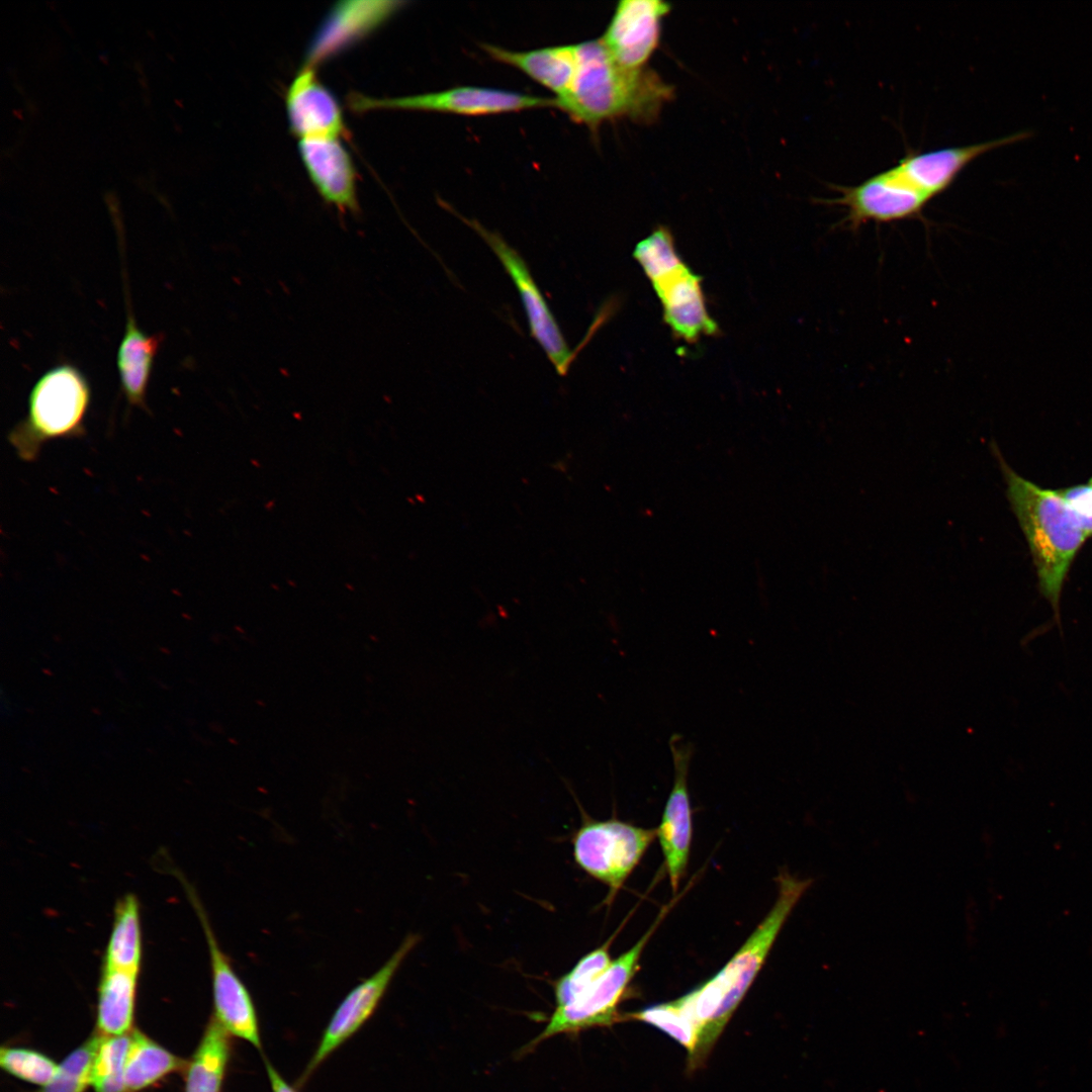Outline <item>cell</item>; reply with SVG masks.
Here are the masks:
<instances>
[{
	"label": "cell",
	"mask_w": 1092,
	"mask_h": 1092,
	"mask_svg": "<svg viewBox=\"0 0 1092 1092\" xmlns=\"http://www.w3.org/2000/svg\"><path fill=\"white\" fill-rule=\"evenodd\" d=\"M576 64L566 93L555 107L593 131L606 122L629 118L650 123L673 97V88L655 71L618 64L602 39L575 43Z\"/></svg>",
	"instance_id": "6da1fadb"
},
{
	"label": "cell",
	"mask_w": 1092,
	"mask_h": 1092,
	"mask_svg": "<svg viewBox=\"0 0 1092 1092\" xmlns=\"http://www.w3.org/2000/svg\"><path fill=\"white\" fill-rule=\"evenodd\" d=\"M777 900L754 931L728 963L710 980L672 1001L696 1028L698 1042L691 1061L706 1054L736 1009L764 964L783 925L811 879H798L788 872L777 878Z\"/></svg>",
	"instance_id": "7a4b0ae2"
},
{
	"label": "cell",
	"mask_w": 1092,
	"mask_h": 1092,
	"mask_svg": "<svg viewBox=\"0 0 1092 1092\" xmlns=\"http://www.w3.org/2000/svg\"><path fill=\"white\" fill-rule=\"evenodd\" d=\"M1000 464L1007 496L1032 555L1039 592L1051 604L1061 628L1063 584L1087 536L1057 490L1043 489L1024 479L1001 457Z\"/></svg>",
	"instance_id": "3957f363"
},
{
	"label": "cell",
	"mask_w": 1092,
	"mask_h": 1092,
	"mask_svg": "<svg viewBox=\"0 0 1092 1092\" xmlns=\"http://www.w3.org/2000/svg\"><path fill=\"white\" fill-rule=\"evenodd\" d=\"M90 403L85 375L73 364L56 365L33 384L26 415L9 432L8 442L20 460L33 462L46 443L85 434Z\"/></svg>",
	"instance_id": "277c9868"
},
{
	"label": "cell",
	"mask_w": 1092,
	"mask_h": 1092,
	"mask_svg": "<svg viewBox=\"0 0 1092 1092\" xmlns=\"http://www.w3.org/2000/svg\"><path fill=\"white\" fill-rule=\"evenodd\" d=\"M572 838L576 864L605 884L612 900L643 854L657 837L656 828H642L611 818L596 821L584 816Z\"/></svg>",
	"instance_id": "5b68a950"
},
{
	"label": "cell",
	"mask_w": 1092,
	"mask_h": 1092,
	"mask_svg": "<svg viewBox=\"0 0 1092 1092\" xmlns=\"http://www.w3.org/2000/svg\"><path fill=\"white\" fill-rule=\"evenodd\" d=\"M668 908H662L643 936L631 948L612 961L606 971L574 1000L562 1007H555L545 1029L533 1041L535 1044L555 1034L610 1025L616 1021L617 1006L639 970L642 951Z\"/></svg>",
	"instance_id": "8992f818"
},
{
	"label": "cell",
	"mask_w": 1092,
	"mask_h": 1092,
	"mask_svg": "<svg viewBox=\"0 0 1092 1092\" xmlns=\"http://www.w3.org/2000/svg\"><path fill=\"white\" fill-rule=\"evenodd\" d=\"M349 104L355 112L387 108L483 116L555 107V100L495 88L461 86L437 92L382 99L354 93L349 97Z\"/></svg>",
	"instance_id": "52a82bcc"
},
{
	"label": "cell",
	"mask_w": 1092,
	"mask_h": 1092,
	"mask_svg": "<svg viewBox=\"0 0 1092 1092\" xmlns=\"http://www.w3.org/2000/svg\"><path fill=\"white\" fill-rule=\"evenodd\" d=\"M453 212L482 238L503 264L519 292L531 336L544 350L557 373L566 375L578 350L572 351L565 341L525 260L497 233L485 229L475 219L465 218Z\"/></svg>",
	"instance_id": "ba28073f"
},
{
	"label": "cell",
	"mask_w": 1092,
	"mask_h": 1092,
	"mask_svg": "<svg viewBox=\"0 0 1092 1092\" xmlns=\"http://www.w3.org/2000/svg\"><path fill=\"white\" fill-rule=\"evenodd\" d=\"M202 926L211 969L213 1017L231 1034L262 1049L258 1015L252 996L221 949L199 897L181 873H176Z\"/></svg>",
	"instance_id": "9c48e42d"
},
{
	"label": "cell",
	"mask_w": 1092,
	"mask_h": 1092,
	"mask_svg": "<svg viewBox=\"0 0 1092 1092\" xmlns=\"http://www.w3.org/2000/svg\"><path fill=\"white\" fill-rule=\"evenodd\" d=\"M833 188L838 195L824 203L840 206L845 213L841 222L850 230L869 222L889 223L921 216L930 201L890 168L856 185Z\"/></svg>",
	"instance_id": "30bf717a"
},
{
	"label": "cell",
	"mask_w": 1092,
	"mask_h": 1092,
	"mask_svg": "<svg viewBox=\"0 0 1092 1092\" xmlns=\"http://www.w3.org/2000/svg\"><path fill=\"white\" fill-rule=\"evenodd\" d=\"M420 940L408 934L389 959L354 987L333 1014L299 1083L302 1085L326 1059L350 1038L374 1013L394 975Z\"/></svg>",
	"instance_id": "8fae6325"
},
{
	"label": "cell",
	"mask_w": 1092,
	"mask_h": 1092,
	"mask_svg": "<svg viewBox=\"0 0 1092 1092\" xmlns=\"http://www.w3.org/2000/svg\"><path fill=\"white\" fill-rule=\"evenodd\" d=\"M1033 133L1031 129H1027L968 146L926 152L913 151L907 153L890 169L899 179L931 201L947 190L965 168L979 156L993 149L1029 139Z\"/></svg>",
	"instance_id": "7c38bea8"
},
{
	"label": "cell",
	"mask_w": 1092,
	"mask_h": 1092,
	"mask_svg": "<svg viewBox=\"0 0 1092 1092\" xmlns=\"http://www.w3.org/2000/svg\"><path fill=\"white\" fill-rule=\"evenodd\" d=\"M674 777L665 803L661 822L656 828L664 857V866L673 892L686 873L692 842V807L688 778L693 746L673 734L669 739Z\"/></svg>",
	"instance_id": "4fadbf2b"
},
{
	"label": "cell",
	"mask_w": 1092,
	"mask_h": 1092,
	"mask_svg": "<svg viewBox=\"0 0 1092 1092\" xmlns=\"http://www.w3.org/2000/svg\"><path fill=\"white\" fill-rule=\"evenodd\" d=\"M670 10L661 0H622L601 39L618 64L643 69L658 47L661 23Z\"/></svg>",
	"instance_id": "5bb4252c"
},
{
	"label": "cell",
	"mask_w": 1092,
	"mask_h": 1092,
	"mask_svg": "<svg viewBox=\"0 0 1092 1092\" xmlns=\"http://www.w3.org/2000/svg\"><path fill=\"white\" fill-rule=\"evenodd\" d=\"M405 5L393 0L337 2L308 44L304 66L318 64L369 35Z\"/></svg>",
	"instance_id": "9a60e30c"
},
{
	"label": "cell",
	"mask_w": 1092,
	"mask_h": 1092,
	"mask_svg": "<svg viewBox=\"0 0 1092 1092\" xmlns=\"http://www.w3.org/2000/svg\"><path fill=\"white\" fill-rule=\"evenodd\" d=\"M702 280L684 262L650 282L661 302L664 323L674 337L690 344L719 334L707 308Z\"/></svg>",
	"instance_id": "2e32d148"
},
{
	"label": "cell",
	"mask_w": 1092,
	"mask_h": 1092,
	"mask_svg": "<svg viewBox=\"0 0 1092 1092\" xmlns=\"http://www.w3.org/2000/svg\"><path fill=\"white\" fill-rule=\"evenodd\" d=\"M306 172L323 200L340 213L357 214V173L338 138H309L298 143Z\"/></svg>",
	"instance_id": "e0dca14e"
},
{
	"label": "cell",
	"mask_w": 1092,
	"mask_h": 1092,
	"mask_svg": "<svg viewBox=\"0 0 1092 1092\" xmlns=\"http://www.w3.org/2000/svg\"><path fill=\"white\" fill-rule=\"evenodd\" d=\"M285 104L291 132L300 140L347 133L340 104L312 67L303 66L294 77Z\"/></svg>",
	"instance_id": "ac0fdd59"
},
{
	"label": "cell",
	"mask_w": 1092,
	"mask_h": 1092,
	"mask_svg": "<svg viewBox=\"0 0 1092 1092\" xmlns=\"http://www.w3.org/2000/svg\"><path fill=\"white\" fill-rule=\"evenodd\" d=\"M125 302L126 322L116 354L120 388L128 405L146 410L148 384L163 335H148L141 330L128 298Z\"/></svg>",
	"instance_id": "d6986e66"
},
{
	"label": "cell",
	"mask_w": 1092,
	"mask_h": 1092,
	"mask_svg": "<svg viewBox=\"0 0 1092 1092\" xmlns=\"http://www.w3.org/2000/svg\"><path fill=\"white\" fill-rule=\"evenodd\" d=\"M482 50L493 60L512 66L552 91L559 98L568 90L576 64L575 44H563L516 52L482 43Z\"/></svg>",
	"instance_id": "ffe728a7"
},
{
	"label": "cell",
	"mask_w": 1092,
	"mask_h": 1092,
	"mask_svg": "<svg viewBox=\"0 0 1092 1092\" xmlns=\"http://www.w3.org/2000/svg\"><path fill=\"white\" fill-rule=\"evenodd\" d=\"M138 980L139 974L102 968L97 999L99 1034L128 1032L133 1020Z\"/></svg>",
	"instance_id": "44dd1931"
},
{
	"label": "cell",
	"mask_w": 1092,
	"mask_h": 1092,
	"mask_svg": "<svg viewBox=\"0 0 1092 1092\" xmlns=\"http://www.w3.org/2000/svg\"><path fill=\"white\" fill-rule=\"evenodd\" d=\"M231 1034L211 1016L186 1063L185 1092H220L231 1058Z\"/></svg>",
	"instance_id": "7402d4cb"
},
{
	"label": "cell",
	"mask_w": 1092,
	"mask_h": 1092,
	"mask_svg": "<svg viewBox=\"0 0 1092 1092\" xmlns=\"http://www.w3.org/2000/svg\"><path fill=\"white\" fill-rule=\"evenodd\" d=\"M139 899L128 893L117 901L103 957V969L140 974L143 936Z\"/></svg>",
	"instance_id": "603a6c76"
},
{
	"label": "cell",
	"mask_w": 1092,
	"mask_h": 1092,
	"mask_svg": "<svg viewBox=\"0 0 1092 1092\" xmlns=\"http://www.w3.org/2000/svg\"><path fill=\"white\" fill-rule=\"evenodd\" d=\"M185 1066V1062L139 1030L130 1033L125 1062L127 1092L143 1090L166 1075Z\"/></svg>",
	"instance_id": "cb8c5ba5"
},
{
	"label": "cell",
	"mask_w": 1092,
	"mask_h": 1092,
	"mask_svg": "<svg viewBox=\"0 0 1092 1092\" xmlns=\"http://www.w3.org/2000/svg\"><path fill=\"white\" fill-rule=\"evenodd\" d=\"M130 1033L102 1035L92 1066L91 1085L95 1092H127L125 1062Z\"/></svg>",
	"instance_id": "d4e9b609"
},
{
	"label": "cell",
	"mask_w": 1092,
	"mask_h": 1092,
	"mask_svg": "<svg viewBox=\"0 0 1092 1092\" xmlns=\"http://www.w3.org/2000/svg\"><path fill=\"white\" fill-rule=\"evenodd\" d=\"M613 934L603 945L582 957L574 967L560 977L554 985L556 1007H562L574 1000L610 966V945L616 937Z\"/></svg>",
	"instance_id": "484cf974"
},
{
	"label": "cell",
	"mask_w": 1092,
	"mask_h": 1092,
	"mask_svg": "<svg viewBox=\"0 0 1092 1092\" xmlns=\"http://www.w3.org/2000/svg\"><path fill=\"white\" fill-rule=\"evenodd\" d=\"M102 1035L88 1038L60 1065L53 1081L38 1092H84L91 1085L92 1066Z\"/></svg>",
	"instance_id": "4316f807"
},
{
	"label": "cell",
	"mask_w": 1092,
	"mask_h": 1092,
	"mask_svg": "<svg viewBox=\"0 0 1092 1092\" xmlns=\"http://www.w3.org/2000/svg\"><path fill=\"white\" fill-rule=\"evenodd\" d=\"M633 258L638 262L649 281H652L684 261L678 255L670 231L660 225L641 240L633 251Z\"/></svg>",
	"instance_id": "83f0119b"
},
{
	"label": "cell",
	"mask_w": 1092,
	"mask_h": 1092,
	"mask_svg": "<svg viewBox=\"0 0 1092 1092\" xmlns=\"http://www.w3.org/2000/svg\"><path fill=\"white\" fill-rule=\"evenodd\" d=\"M0 1066L10 1075L42 1087L51 1083L59 1071V1065L52 1059L25 1048H2Z\"/></svg>",
	"instance_id": "f1b7e54d"
},
{
	"label": "cell",
	"mask_w": 1092,
	"mask_h": 1092,
	"mask_svg": "<svg viewBox=\"0 0 1092 1092\" xmlns=\"http://www.w3.org/2000/svg\"><path fill=\"white\" fill-rule=\"evenodd\" d=\"M631 1016L663 1030L681 1043L689 1051L691 1057L694 1055L698 1042V1032L681 1015L672 1001L649 1006L631 1014Z\"/></svg>",
	"instance_id": "f546056e"
},
{
	"label": "cell",
	"mask_w": 1092,
	"mask_h": 1092,
	"mask_svg": "<svg viewBox=\"0 0 1092 1092\" xmlns=\"http://www.w3.org/2000/svg\"><path fill=\"white\" fill-rule=\"evenodd\" d=\"M1086 536H1092V478L1088 482L1057 490Z\"/></svg>",
	"instance_id": "4dcf8cb0"
},
{
	"label": "cell",
	"mask_w": 1092,
	"mask_h": 1092,
	"mask_svg": "<svg viewBox=\"0 0 1092 1092\" xmlns=\"http://www.w3.org/2000/svg\"><path fill=\"white\" fill-rule=\"evenodd\" d=\"M265 1067L272 1092H297L281 1077L279 1072L272 1066L271 1063L265 1061Z\"/></svg>",
	"instance_id": "1f68e13d"
}]
</instances>
